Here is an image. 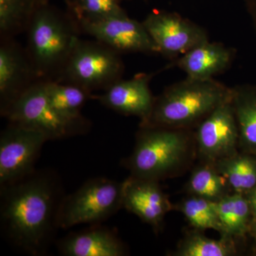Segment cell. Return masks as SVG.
I'll return each instance as SVG.
<instances>
[{"label": "cell", "mask_w": 256, "mask_h": 256, "mask_svg": "<svg viewBox=\"0 0 256 256\" xmlns=\"http://www.w3.org/2000/svg\"><path fill=\"white\" fill-rule=\"evenodd\" d=\"M0 224L10 244L32 256L46 254L63 200L60 180L50 171L34 172L0 186Z\"/></svg>", "instance_id": "6da1fadb"}, {"label": "cell", "mask_w": 256, "mask_h": 256, "mask_svg": "<svg viewBox=\"0 0 256 256\" xmlns=\"http://www.w3.org/2000/svg\"><path fill=\"white\" fill-rule=\"evenodd\" d=\"M152 76L140 73L128 80L120 79L94 98L120 114L138 117L142 124L149 118L156 102L150 88Z\"/></svg>", "instance_id": "4fadbf2b"}, {"label": "cell", "mask_w": 256, "mask_h": 256, "mask_svg": "<svg viewBox=\"0 0 256 256\" xmlns=\"http://www.w3.org/2000/svg\"><path fill=\"white\" fill-rule=\"evenodd\" d=\"M25 32L28 60L38 80L58 82L80 34L75 18L47 2H35Z\"/></svg>", "instance_id": "7a4b0ae2"}, {"label": "cell", "mask_w": 256, "mask_h": 256, "mask_svg": "<svg viewBox=\"0 0 256 256\" xmlns=\"http://www.w3.org/2000/svg\"><path fill=\"white\" fill-rule=\"evenodd\" d=\"M246 9L250 16L256 37V0H244Z\"/></svg>", "instance_id": "484cf974"}, {"label": "cell", "mask_w": 256, "mask_h": 256, "mask_svg": "<svg viewBox=\"0 0 256 256\" xmlns=\"http://www.w3.org/2000/svg\"><path fill=\"white\" fill-rule=\"evenodd\" d=\"M194 138L202 161L215 163L238 152V128L232 94L196 126Z\"/></svg>", "instance_id": "9c48e42d"}, {"label": "cell", "mask_w": 256, "mask_h": 256, "mask_svg": "<svg viewBox=\"0 0 256 256\" xmlns=\"http://www.w3.org/2000/svg\"><path fill=\"white\" fill-rule=\"evenodd\" d=\"M244 195L246 196L249 204H250L252 213V222H255L256 220V186L252 188V191L248 192L246 194Z\"/></svg>", "instance_id": "4316f807"}, {"label": "cell", "mask_w": 256, "mask_h": 256, "mask_svg": "<svg viewBox=\"0 0 256 256\" xmlns=\"http://www.w3.org/2000/svg\"><path fill=\"white\" fill-rule=\"evenodd\" d=\"M78 24L82 33L90 35L120 54H160L142 22L130 18L126 12Z\"/></svg>", "instance_id": "8fae6325"}, {"label": "cell", "mask_w": 256, "mask_h": 256, "mask_svg": "<svg viewBox=\"0 0 256 256\" xmlns=\"http://www.w3.org/2000/svg\"><path fill=\"white\" fill-rule=\"evenodd\" d=\"M122 208L138 216L158 233L173 206L159 182L130 176L122 182Z\"/></svg>", "instance_id": "5bb4252c"}, {"label": "cell", "mask_w": 256, "mask_h": 256, "mask_svg": "<svg viewBox=\"0 0 256 256\" xmlns=\"http://www.w3.org/2000/svg\"><path fill=\"white\" fill-rule=\"evenodd\" d=\"M34 4V0H0V38L24 32Z\"/></svg>", "instance_id": "cb8c5ba5"}, {"label": "cell", "mask_w": 256, "mask_h": 256, "mask_svg": "<svg viewBox=\"0 0 256 256\" xmlns=\"http://www.w3.org/2000/svg\"><path fill=\"white\" fill-rule=\"evenodd\" d=\"M2 117L9 124L36 131L48 140L73 137L88 132L86 118L73 120L64 117L50 104L45 82L38 80L15 101Z\"/></svg>", "instance_id": "5b68a950"}, {"label": "cell", "mask_w": 256, "mask_h": 256, "mask_svg": "<svg viewBox=\"0 0 256 256\" xmlns=\"http://www.w3.org/2000/svg\"><path fill=\"white\" fill-rule=\"evenodd\" d=\"M121 54L95 40L79 38L58 82L75 84L89 92L104 90L122 78Z\"/></svg>", "instance_id": "52a82bcc"}, {"label": "cell", "mask_w": 256, "mask_h": 256, "mask_svg": "<svg viewBox=\"0 0 256 256\" xmlns=\"http://www.w3.org/2000/svg\"><path fill=\"white\" fill-rule=\"evenodd\" d=\"M230 94L232 88L214 78L186 77L165 88L156 98L149 118L140 126L192 129Z\"/></svg>", "instance_id": "277c9868"}, {"label": "cell", "mask_w": 256, "mask_h": 256, "mask_svg": "<svg viewBox=\"0 0 256 256\" xmlns=\"http://www.w3.org/2000/svg\"><path fill=\"white\" fill-rule=\"evenodd\" d=\"M60 254L66 256H124L127 250L116 232L92 226L78 233H70L58 242Z\"/></svg>", "instance_id": "2e32d148"}, {"label": "cell", "mask_w": 256, "mask_h": 256, "mask_svg": "<svg viewBox=\"0 0 256 256\" xmlns=\"http://www.w3.org/2000/svg\"><path fill=\"white\" fill-rule=\"evenodd\" d=\"M42 133L9 124L0 134V186L32 174L42 148L47 142Z\"/></svg>", "instance_id": "ba28073f"}, {"label": "cell", "mask_w": 256, "mask_h": 256, "mask_svg": "<svg viewBox=\"0 0 256 256\" xmlns=\"http://www.w3.org/2000/svg\"><path fill=\"white\" fill-rule=\"evenodd\" d=\"M122 208V182L106 178H90L74 193L64 196L57 224L67 229L82 224H98Z\"/></svg>", "instance_id": "8992f818"}, {"label": "cell", "mask_w": 256, "mask_h": 256, "mask_svg": "<svg viewBox=\"0 0 256 256\" xmlns=\"http://www.w3.org/2000/svg\"><path fill=\"white\" fill-rule=\"evenodd\" d=\"M232 101L238 124L239 149L256 156V84L232 87Z\"/></svg>", "instance_id": "e0dca14e"}, {"label": "cell", "mask_w": 256, "mask_h": 256, "mask_svg": "<svg viewBox=\"0 0 256 256\" xmlns=\"http://www.w3.org/2000/svg\"><path fill=\"white\" fill-rule=\"evenodd\" d=\"M186 190L190 195L214 202L233 193L226 178L218 172L214 163L204 161L192 171Z\"/></svg>", "instance_id": "ffe728a7"}, {"label": "cell", "mask_w": 256, "mask_h": 256, "mask_svg": "<svg viewBox=\"0 0 256 256\" xmlns=\"http://www.w3.org/2000/svg\"><path fill=\"white\" fill-rule=\"evenodd\" d=\"M67 12L77 23L94 22L114 15L124 14L126 11L121 4L124 0H64Z\"/></svg>", "instance_id": "d4e9b609"}, {"label": "cell", "mask_w": 256, "mask_h": 256, "mask_svg": "<svg viewBox=\"0 0 256 256\" xmlns=\"http://www.w3.org/2000/svg\"><path fill=\"white\" fill-rule=\"evenodd\" d=\"M216 208L222 225V236L236 239L249 232L252 213L245 195L230 194L216 202Z\"/></svg>", "instance_id": "ac0fdd59"}, {"label": "cell", "mask_w": 256, "mask_h": 256, "mask_svg": "<svg viewBox=\"0 0 256 256\" xmlns=\"http://www.w3.org/2000/svg\"><path fill=\"white\" fill-rule=\"evenodd\" d=\"M249 232H252V236H254L256 240V220L252 222L250 230H249Z\"/></svg>", "instance_id": "83f0119b"}, {"label": "cell", "mask_w": 256, "mask_h": 256, "mask_svg": "<svg viewBox=\"0 0 256 256\" xmlns=\"http://www.w3.org/2000/svg\"><path fill=\"white\" fill-rule=\"evenodd\" d=\"M26 50L13 38L0 42V114L8 108L24 92L38 82Z\"/></svg>", "instance_id": "7c38bea8"}, {"label": "cell", "mask_w": 256, "mask_h": 256, "mask_svg": "<svg viewBox=\"0 0 256 256\" xmlns=\"http://www.w3.org/2000/svg\"><path fill=\"white\" fill-rule=\"evenodd\" d=\"M192 130L140 126L134 150L122 165L134 178L160 182L174 176L197 156Z\"/></svg>", "instance_id": "3957f363"}, {"label": "cell", "mask_w": 256, "mask_h": 256, "mask_svg": "<svg viewBox=\"0 0 256 256\" xmlns=\"http://www.w3.org/2000/svg\"><path fill=\"white\" fill-rule=\"evenodd\" d=\"M178 208L195 230L202 232L213 229L222 234V225L216 208V202L190 195L180 203Z\"/></svg>", "instance_id": "603a6c76"}, {"label": "cell", "mask_w": 256, "mask_h": 256, "mask_svg": "<svg viewBox=\"0 0 256 256\" xmlns=\"http://www.w3.org/2000/svg\"><path fill=\"white\" fill-rule=\"evenodd\" d=\"M142 24L160 54L173 60L208 41L203 28L175 12L153 10Z\"/></svg>", "instance_id": "30bf717a"}, {"label": "cell", "mask_w": 256, "mask_h": 256, "mask_svg": "<svg viewBox=\"0 0 256 256\" xmlns=\"http://www.w3.org/2000/svg\"><path fill=\"white\" fill-rule=\"evenodd\" d=\"M198 230L190 232L178 242L175 256H233L236 255L235 238H208Z\"/></svg>", "instance_id": "7402d4cb"}, {"label": "cell", "mask_w": 256, "mask_h": 256, "mask_svg": "<svg viewBox=\"0 0 256 256\" xmlns=\"http://www.w3.org/2000/svg\"><path fill=\"white\" fill-rule=\"evenodd\" d=\"M232 48L217 42H204L173 60L188 78L208 80L225 72L234 58Z\"/></svg>", "instance_id": "9a60e30c"}, {"label": "cell", "mask_w": 256, "mask_h": 256, "mask_svg": "<svg viewBox=\"0 0 256 256\" xmlns=\"http://www.w3.org/2000/svg\"><path fill=\"white\" fill-rule=\"evenodd\" d=\"M48 100L64 117L73 120L85 119L80 112L86 102L94 98L92 92L84 88L60 82H45Z\"/></svg>", "instance_id": "44dd1931"}, {"label": "cell", "mask_w": 256, "mask_h": 256, "mask_svg": "<svg viewBox=\"0 0 256 256\" xmlns=\"http://www.w3.org/2000/svg\"><path fill=\"white\" fill-rule=\"evenodd\" d=\"M218 172L228 181L233 193L246 194L256 186V156L236 153L214 163Z\"/></svg>", "instance_id": "d6986e66"}, {"label": "cell", "mask_w": 256, "mask_h": 256, "mask_svg": "<svg viewBox=\"0 0 256 256\" xmlns=\"http://www.w3.org/2000/svg\"><path fill=\"white\" fill-rule=\"evenodd\" d=\"M50 1V0H34L35 2H47Z\"/></svg>", "instance_id": "f1b7e54d"}]
</instances>
